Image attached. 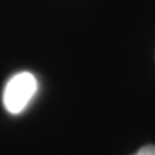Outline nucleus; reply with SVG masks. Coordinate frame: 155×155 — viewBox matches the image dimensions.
<instances>
[{"instance_id": "nucleus-1", "label": "nucleus", "mask_w": 155, "mask_h": 155, "mask_svg": "<svg viewBox=\"0 0 155 155\" xmlns=\"http://www.w3.org/2000/svg\"><path fill=\"white\" fill-rule=\"evenodd\" d=\"M38 79L28 71H21L7 81L3 91V104L9 114L17 115L25 110L38 92Z\"/></svg>"}, {"instance_id": "nucleus-2", "label": "nucleus", "mask_w": 155, "mask_h": 155, "mask_svg": "<svg viewBox=\"0 0 155 155\" xmlns=\"http://www.w3.org/2000/svg\"><path fill=\"white\" fill-rule=\"evenodd\" d=\"M133 155H155V146L154 145H146Z\"/></svg>"}]
</instances>
